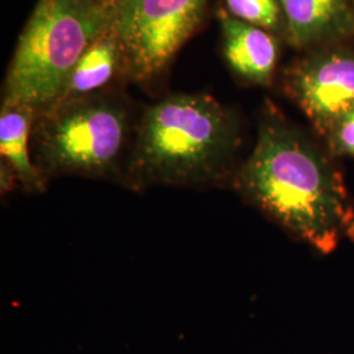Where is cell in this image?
<instances>
[{"mask_svg":"<svg viewBox=\"0 0 354 354\" xmlns=\"http://www.w3.org/2000/svg\"><path fill=\"white\" fill-rule=\"evenodd\" d=\"M231 187L319 252L354 241V200L340 174L272 108L263 113L256 145Z\"/></svg>","mask_w":354,"mask_h":354,"instance_id":"obj_1","label":"cell"},{"mask_svg":"<svg viewBox=\"0 0 354 354\" xmlns=\"http://www.w3.org/2000/svg\"><path fill=\"white\" fill-rule=\"evenodd\" d=\"M239 146V124L227 106L206 93L168 95L140 113L125 188L231 184Z\"/></svg>","mask_w":354,"mask_h":354,"instance_id":"obj_2","label":"cell"},{"mask_svg":"<svg viewBox=\"0 0 354 354\" xmlns=\"http://www.w3.org/2000/svg\"><path fill=\"white\" fill-rule=\"evenodd\" d=\"M138 117L127 95L113 88L53 105L36 114L33 163L46 184L79 176L125 188Z\"/></svg>","mask_w":354,"mask_h":354,"instance_id":"obj_3","label":"cell"},{"mask_svg":"<svg viewBox=\"0 0 354 354\" xmlns=\"http://www.w3.org/2000/svg\"><path fill=\"white\" fill-rule=\"evenodd\" d=\"M114 0H38L19 37L3 100L36 113L57 102L84 51L112 24Z\"/></svg>","mask_w":354,"mask_h":354,"instance_id":"obj_4","label":"cell"},{"mask_svg":"<svg viewBox=\"0 0 354 354\" xmlns=\"http://www.w3.org/2000/svg\"><path fill=\"white\" fill-rule=\"evenodd\" d=\"M209 0H114L112 29L125 79L150 84L203 24Z\"/></svg>","mask_w":354,"mask_h":354,"instance_id":"obj_5","label":"cell"},{"mask_svg":"<svg viewBox=\"0 0 354 354\" xmlns=\"http://www.w3.org/2000/svg\"><path fill=\"white\" fill-rule=\"evenodd\" d=\"M291 96L314 125L328 133L354 109V57L330 54L298 67L289 79Z\"/></svg>","mask_w":354,"mask_h":354,"instance_id":"obj_6","label":"cell"},{"mask_svg":"<svg viewBox=\"0 0 354 354\" xmlns=\"http://www.w3.org/2000/svg\"><path fill=\"white\" fill-rule=\"evenodd\" d=\"M223 54L231 70L243 80L270 84L279 59L277 42L270 32L244 23L226 10L218 12Z\"/></svg>","mask_w":354,"mask_h":354,"instance_id":"obj_7","label":"cell"},{"mask_svg":"<svg viewBox=\"0 0 354 354\" xmlns=\"http://www.w3.org/2000/svg\"><path fill=\"white\" fill-rule=\"evenodd\" d=\"M121 77L125 79L124 57L117 36L109 26L80 57L53 105L106 91Z\"/></svg>","mask_w":354,"mask_h":354,"instance_id":"obj_8","label":"cell"},{"mask_svg":"<svg viewBox=\"0 0 354 354\" xmlns=\"http://www.w3.org/2000/svg\"><path fill=\"white\" fill-rule=\"evenodd\" d=\"M36 111L21 102H1L0 109V153L12 165L20 188L26 194L44 193L48 184L39 175L32 159L30 136Z\"/></svg>","mask_w":354,"mask_h":354,"instance_id":"obj_9","label":"cell"},{"mask_svg":"<svg viewBox=\"0 0 354 354\" xmlns=\"http://www.w3.org/2000/svg\"><path fill=\"white\" fill-rule=\"evenodd\" d=\"M279 4L295 46L344 33L352 21L346 0H279Z\"/></svg>","mask_w":354,"mask_h":354,"instance_id":"obj_10","label":"cell"},{"mask_svg":"<svg viewBox=\"0 0 354 354\" xmlns=\"http://www.w3.org/2000/svg\"><path fill=\"white\" fill-rule=\"evenodd\" d=\"M226 11L238 20L270 33L286 28L279 0H226Z\"/></svg>","mask_w":354,"mask_h":354,"instance_id":"obj_11","label":"cell"},{"mask_svg":"<svg viewBox=\"0 0 354 354\" xmlns=\"http://www.w3.org/2000/svg\"><path fill=\"white\" fill-rule=\"evenodd\" d=\"M328 137L333 151L354 156V109L329 129Z\"/></svg>","mask_w":354,"mask_h":354,"instance_id":"obj_12","label":"cell"},{"mask_svg":"<svg viewBox=\"0 0 354 354\" xmlns=\"http://www.w3.org/2000/svg\"><path fill=\"white\" fill-rule=\"evenodd\" d=\"M17 187H20L19 177L16 175L12 165H10L7 160L0 159V193H1V197H7Z\"/></svg>","mask_w":354,"mask_h":354,"instance_id":"obj_13","label":"cell"}]
</instances>
